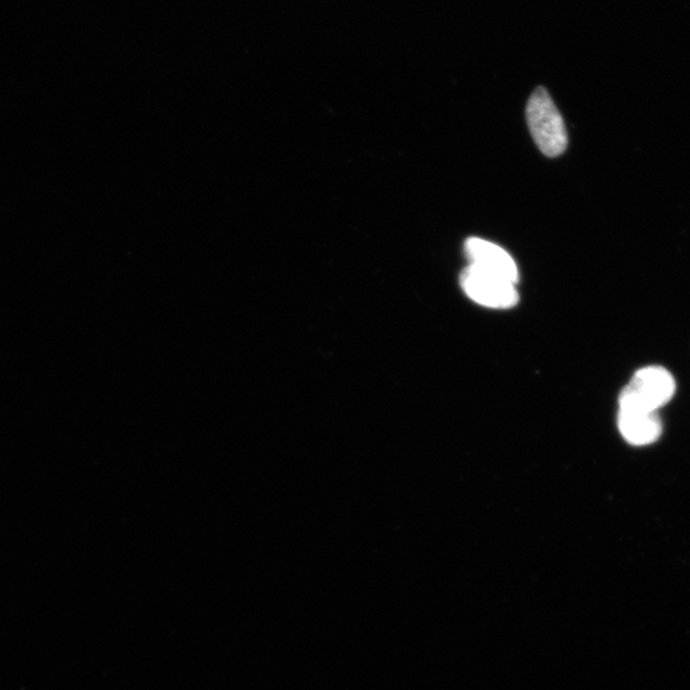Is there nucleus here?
Wrapping results in <instances>:
<instances>
[{
	"instance_id": "obj_2",
	"label": "nucleus",
	"mask_w": 690,
	"mask_h": 690,
	"mask_svg": "<svg viewBox=\"0 0 690 690\" xmlns=\"http://www.w3.org/2000/svg\"><path fill=\"white\" fill-rule=\"evenodd\" d=\"M677 385L672 375L660 366L642 368L624 388L619 398V408L642 409L657 412L669 403L676 395Z\"/></svg>"
},
{
	"instance_id": "obj_4",
	"label": "nucleus",
	"mask_w": 690,
	"mask_h": 690,
	"mask_svg": "<svg viewBox=\"0 0 690 690\" xmlns=\"http://www.w3.org/2000/svg\"><path fill=\"white\" fill-rule=\"evenodd\" d=\"M464 252L470 265L496 277L517 283L519 279L518 268L511 256L502 247L481 238L465 240Z\"/></svg>"
},
{
	"instance_id": "obj_1",
	"label": "nucleus",
	"mask_w": 690,
	"mask_h": 690,
	"mask_svg": "<svg viewBox=\"0 0 690 690\" xmlns=\"http://www.w3.org/2000/svg\"><path fill=\"white\" fill-rule=\"evenodd\" d=\"M526 117L529 131L543 154L549 158L563 154L568 147L565 125L547 88H536L528 100Z\"/></svg>"
},
{
	"instance_id": "obj_3",
	"label": "nucleus",
	"mask_w": 690,
	"mask_h": 690,
	"mask_svg": "<svg viewBox=\"0 0 690 690\" xmlns=\"http://www.w3.org/2000/svg\"><path fill=\"white\" fill-rule=\"evenodd\" d=\"M461 285L472 301L488 309H511L519 301L515 283L488 274V272L472 267V265L463 270Z\"/></svg>"
},
{
	"instance_id": "obj_5",
	"label": "nucleus",
	"mask_w": 690,
	"mask_h": 690,
	"mask_svg": "<svg viewBox=\"0 0 690 690\" xmlns=\"http://www.w3.org/2000/svg\"><path fill=\"white\" fill-rule=\"evenodd\" d=\"M617 427L625 440L632 445H648L659 440L662 422L659 413L642 409L619 408Z\"/></svg>"
}]
</instances>
